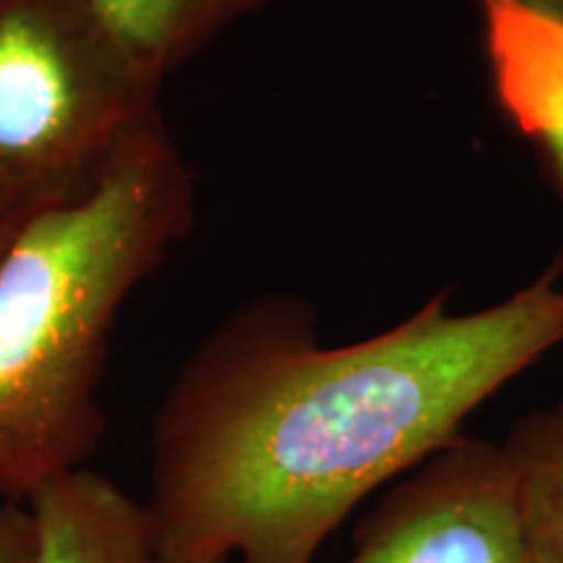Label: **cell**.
<instances>
[{"label":"cell","instance_id":"cell-3","mask_svg":"<svg viewBox=\"0 0 563 563\" xmlns=\"http://www.w3.org/2000/svg\"><path fill=\"white\" fill-rule=\"evenodd\" d=\"M159 95L87 0H0V194L87 191Z\"/></svg>","mask_w":563,"mask_h":563},{"label":"cell","instance_id":"cell-8","mask_svg":"<svg viewBox=\"0 0 563 563\" xmlns=\"http://www.w3.org/2000/svg\"><path fill=\"white\" fill-rule=\"evenodd\" d=\"M501 446L517 470L534 563H563V399L519 415Z\"/></svg>","mask_w":563,"mask_h":563},{"label":"cell","instance_id":"cell-9","mask_svg":"<svg viewBox=\"0 0 563 563\" xmlns=\"http://www.w3.org/2000/svg\"><path fill=\"white\" fill-rule=\"evenodd\" d=\"M0 563H37L34 517L13 501H0Z\"/></svg>","mask_w":563,"mask_h":563},{"label":"cell","instance_id":"cell-6","mask_svg":"<svg viewBox=\"0 0 563 563\" xmlns=\"http://www.w3.org/2000/svg\"><path fill=\"white\" fill-rule=\"evenodd\" d=\"M26 504L37 563H157L146 506L95 470L55 477Z\"/></svg>","mask_w":563,"mask_h":563},{"label":"cell","instance_id":"cell-5","mask_svg":"<svg viewBox=\"0 0 563 563\" xmlns=\"http://www.w3.org/2000/svg\"><path fill=\"white\" fill-rule=\"evenodd\" d=\"M493 100L563 207V0H473Z\"/></svg>","mask_w":563,"mask_h":563},{"label":"cell","instance_id":"cell-1","mask_svg":"<svg viewBox=\"0 0 563 563\" xmlns=\"http://www.w3.org/2000/svg\"><path fill=\"white\" fill-rule=\"evenodd\" d=\"M559 344L563 258L488 308L454 313L443 290L336 347L298 295L243 302L154 415L144 506L157 563H313L365 496L462 435Z\"/></svg>","mask_w":563,"mask_h":563},{"label":"cell","instance_id":"cell-2","mask_svg":"<svg viewBox=\"0 0 563 563\" xmlns=\"http://www.w3.org/2000/svg\"><path fill=\"white\" fill-rule=\"evenodd\" d=\"M196 220V180L157 110L87 191L37 211L0 256V501L87 467L112 329Z\"/></svg>","mask_w":563,"mask_h":563},{"label":"cell","instance_id":"cell-10","mask_svg":"<svg viewBox=\"0 0 563 563\" xmlns=\"http://www.w3.org/2000/svg\"><path fill=\"white\" fill-rule=\"evenodd\" d=\"M42 209L47 207H34V203L0 194V256H3L13 238H16V232Z\"/></svg>","mask_w":563,"mask_h":563},{"label":"cell","instance_id":"cell-4","mask_svg":"<svg viewBox=\"0 0 563 563\" xmlns=\"http://www.w3.org/2000/svg\"><path fill=\"white\" fill-rule=\"evenodd\" d=\"M344 563H534L501 443L462 433L405 473L357 522Z\"/></svg>","mask_w":563,"mask_h":563},{"label":"cell","instance_id":"cell-7","mask_svg":"<svg viewBox=\"0 0 563 563\" xmlns=\"http://www.w3.org/2000/svg\"><path fill=\"white\" fill-rule=\"evenodd\" d=\"M144 79L165 87L238 21L274 0H87Z\"/></svg>","mask_w":563,"mask_h":563}]
</instances>
